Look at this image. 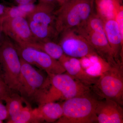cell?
<instances>
[{"mask_svg": "<svg viewBox=\"0 0 123 123\" xmlns=\"http://www.w3.org/2000/svg\"><path fill=\"white\" fill-rule=\"evenodd\" d=\"M0 23L5 35L18 46L26 47L36 40L26 18H0Z\"/></svg>", "mask_w": 123, "mask_h": 123, "instance_id": "11", "label": "cell"}, {"mask_svg": "<svg viewBox=\"0 0 123 123\" xmlns=\"http://www.w3.org/2000/svg\"><path fill=\"white\" fill-rule=\"evenodd\" d=\"M121 0V1H122V2H123V0Z\"/></svg>", "mask_w": 123, "mask_h": 123, "instance_id": "30", "label": "cell"}, {"mask_svg": "<svg viewBox=\"0 0 123 123\" xmlns=\"http://www.w3.org/2000/svg\"><path fill=\"white\" fill-rule=\"evenodd\" d=\"M59 61L66 73L74 79L91 88L96 82L98 77L86 72L78 58L70 57L64 54Z\"/></svg>", "mask_w": 123, "mask_h": 123, "instance_id": "13", "label": "cell"}, {"mask_svg": "<svg viewBox=\"0 0 123 123\" xmlns=\"http://www.w3.org/2000/svg\"><path fill=\"white\" fill-rule=\"evenodd\" d=\"M5 35L4 34L3 31H2V27H1V25L0 23V47L2 45L4 40Z\"/></svg>", "mask_w": 123, "mask_h": 123, "instance_id": "25", "label": "cell"}, {"mask_svg": "<svg viewBox=\"0 0 123 123\" xmlns=\"http://www.w3.org/2000/svg\"><path fill=\"white\" fill-rule=\"evenodd\" d=\"M60 35L59 43L65 55L76 58L99 56L87 40L75 29L68 30Z\"/></svg>", "mask_w": 123, "mask_h": 123, "instance_id": "10", "label": "cell"}, {"mask_svg": "<svg viewBox=\"0 0 123 123\" xmlns=\"http://www.w3.org/2000/svg\"><path fill=\"white\" fill-rule=\"evenodd\" d=\"M39 2H45V3H49L56 5L58 4L57 0H39Z\"/></svg>", "mask_w": 123, "mask_h": 123, "instance_id": "26", "label": "cell"}, {"mask_svg": "<svg viewBox=\"0 0 123 123\" xmlns=\"http://www.w3.org/2000/svg\"><path fill=\"white\" fill-rule=\"evenodd\" d=\"M8 123H37L33 113V109L29 106L23 107L18 113L7 121Z\"/></svg>", "mask_w": 123, "mask_h": 123, "instance_id": "20", "label": "cell"}, {"mask_svg": "<svg viewBox=\"0 0 123 123\" xmlns=\"http://www.w3.org/2000/svg\"><path fill=\"white\" fill-rule=\"evenodd\" d=\"M74 29L87 40L108 65L117 64L106 36L103 21L96 14L94 13L85 23Z\"/></svg>", "mask_w": 123, "mask_h": 123, "instance_id": "4", "label": "cell"}, {"mask_svg": "<svg viewBox=\"0 0 123 123\" xmlns=\"http://www.w3.org/2000/svg\"><path fill=\"white\" fill-rule=\"evenodd\" d=\"M95 112L97 123H123L122 105L112 99L103 98L98 100Z\"/></svg>", "mask_w": 123, "mask_h": 123, "instance_id": "12", "label": "cell"}, {"mask_svg": "<svg viewBox=\"0 0 123 123\" xmlns=\"http://www.w3.org/2000/svg\"><path fill=\"white\" fill-rule=\"evenodd\" d=\"M24 98L20 95L15 94H12L5 100L8 114V119L15 116L21 111L24 106Z\"/></svg>", "mask_w": 123, "mask_h": 123, "instance_id": "19", "label": "cell"}, {"mask_svg": "<svg viewBox=\"0 0 123 123\" xmlns=\"http://www.w3.org/2000/svg\"><path fill=\"white\" fill-rule=\"evenodd\" d=\"M15 44L21 59L44 70L48 75L66 72L59 60L55 59L45 52L31 47H21Z\"/></svg>", "mask_w": 123, "mask_h": 123, "instance_id": "9", "label": "cell"}, {"mask_svg": "<svg viewBox=\"0 0 123 123\" xmlns=\"http://www.w3.org/2000/svg\"><path fill=\"white\" fill-rule=\"evenodd\" d=\"M18 5L26 4L31 3H34L35 0H14Z\"/></svg>", "mask_w": 123, "mask_h": 123, "instance_id": "24", "label": "cell"}, {"mask_svg": "<svg viewBox=\"0 0 123 123\" xmlns=\"http://www.w3.org/2000/svg\"><path fill=\"white\" fill-rule=\"evenodd\" d=\"M91 93L65 101L62 104L63 115L56 123H97L95 111L98 100Z\"/></svg>", "mask_w": 123, "mask_h": 123, "instance_id": "3", "label": "cell"}, {"mask_svg": "<svg viewBox=\"0 0 123 123\" xmlns=\"http://www.w3.org/2000/svg\"><path fill=\"white\" fill-rule=\"evenodd\" d=\"M115 20L118 24L120 33L123 37V7H121L117 12Z\"/></svg>", "mask_w": 123, "mask_h": 123, "instance_id": "22", "label": "cell"}, {"mask_svg": "<svg viewBox=\"0 0 123 123\" xmlns=\"http://www.w3.org/2000/svg\"><path fill=\"white\" fill-rule=\"evenodd\" d=\"M69 0H57L58 4L59 5L61 6L64 3L68 2Z\"/></svg>", "mask_w": 123, "mask_h": 123, "instance_id": "28", "label": "cell"}, {"mask_svg": "<svg viewBox=\"0 0 123 123\" xmlns=\"http://www.w3.org/2000/svg\"><path fill=\"white\" fill-rule=\"evenodd\" d=\"M56 5L39 2L27 18L34 37L38 40H52L58 37L55 27Z\"/></svg>", "mask_w": 123, "mask_h": 123, "instance_id": "5", "label": "cell"}, {"mask_svg": "<svg viewBox=\"0 0 123 123\" xmlns=\"http://www.w3.org/2000/svg\"><path fill=\"white\" fill-rule=\"evenodd\" d=\"M3 123V121H2V120H0V123Z\"/></svg>", "mask_w": 123, "mask_h": 123, "instance_id": "29", "label": "cell"}, {"mask_svg": "<svg viewBox=\"0 0 123 123\" xmlns=\"http://www.w3.org/2000/svg\"><path fill=\"white\" fill-rule=\"evenodd\" d=\"M102 99L108 98L123 104V64L108 65L91 87Z\"/></svg>", "mask_w": 123, "mask_h": 123, "instance_id": "6", "label": "cell"}, {"mask_svg": "<svg viewBox=\"0 0 123 123\" xmlns=\"http://www.w3.org/2000/svg\"><path fill=\"white\" fill-rule=\"evenodd\" d=\"M11 93V90L5 83L0 73V100L5 101Z\"/></svg>", "mask_w": 123, "mask_h": 123, "instance_id": "21", "label": "cell"}, {"mask_svg": "<svg viewBox=\"0 0 123 123\" xmlns=\"http://www.w3.org/2000/svg\"><path fill=\"white\" fill-rule=\"evenodd\" d=\"M37 123L56 122L63 115L62 105L56 102H50L39 105L33 109Z\"/></svg>", "mask_w": 123, "mask_h": 123, "instance_id": "15", "label": "cell"}, {"mask_svg": "<svg viewBox=\"0 0 123 123\" xmlns=\"http://www.w3.org/2000/svg\"><path fill=\"white\" fill-rule=\"evenodd\" d=\"M21 69L18 92L23 98L33 99L49 81V76L20 58Z\"/></svg>", "mask_w": 123, "mask_h": 123, "instance_id": "8", "label": "cell"}, {"mask_svg": "<svg viewBox=\"0 0 123 123\" xmlns=\"http://www.w3.org/2000/svg\"><path fill=\"white\" fill-rule=\"evenodd\" d=\"M21 69V59L15 43L5 35L0 47V72L11 90L18 92Z\"/></svg>", "mask_w": 123, "mask_h": 123, "instance_id": "7", "label": "cell"}, {"mask_svg": "<svg viewBox=\"0 0 123 123\" xmlns=\"http://www.w3.org/2000/svg\"></svg>", "mask_w": 123, "mask_h": 123, "instance_id": "31", "label": "cell"}, {"mask_svg": "<svg viewBox=\"0 0 123 123\" xmlns=\"http://www.w3.org/2000/svg\"><path fill=\"white\" fill-rule=\"evenodd\" d=\"M104 31L117 63L123 64V37L115 19L103 21Z\"/></svg>", "mask_w": 123, "mask_h": 123, "instance_id": "14", "label": "cell"}, {"mask_svg": "<svg viewBox=\"0 0 123 123\" xmlns=\"http://www.w3.org/2000/svg\"><path fill=\"white\" fill-rule=\"evenodd\" d=\"M9 115L6 106L0 100V120L4 121L8 119Z\"/></svg>", "mask_w": 123, "mask_h": 123, "instance_id": "23", "label": "cell"}, {"mask_svg": "<svg viewBox=\"0 0 123 123\" xmlns=\"http://www.w3.org/2000/svg\"><path fill=\"white\" fill-rule=\"evenodd\" d=\"M97 14L103 21L115 19L117 12L123 7L121 0H94Z\"/></svg>", "mask_w": 123, "mask_h": 123, "instance_id": "16", "label": "cell"}, {"mask_svg": "<svg viewBox=\"0 0 123 123\" xmlns=\"http://www.w3.org/2000/svg\"><path fill=\"white\" fill-rule=\"evenodd\" d=\"M7 7L4 5L0 4V16L4 14L7 8Z\"/></svg>", "mask_w": 123, "mask_h": 123, "instance_id": "27", "label": "cell"}, {"mask_svg": "<svg viewBox=\"0 0 123 123\" xmlns=\"http://www.w3.org/2000/svg\"><path fill=\"white\" fill-rule=\"evenodd\" d=\"M26 47H31L42 51L57 60L64 54L59 44L52 40H36Z\"/></svg>", "mask_w": 123, "mask_h": 123, "instance_id": "17", "label": "cell"}, {"mask_svg": "<svg viewBox=\"0 0 123 123\" xmlns=\"http://www.w3.org/2000/svg\"><path fill=\"white\" fill-rule=\"evenodd\" d=\"M48 83L34 100L39 105L65 100L91 93V88L73 78L67 73L50 74Z\"/></svg>", "mask_w": 123, "mask_h": 123, "instance_id": "1", "label": "cell"}, {"mask_svg": "<svg viewBox=\"0 0 123 123\" xmlns=\"http://www.w3.org/2000/svg\"><path fill=\"white\" fill-rule=\"evenodd\" d=\"M94 0H69L56 9L55 27L59 36L80 26L94 13Z\"/></svg>", "mask_w": 123, "mask_h": 123, "instance_id": "2", "label": "cell"}, {"mask_svg": "<svg viewBox=\"0 0 123 123\" xmlns=\"http://www.w3.org/2000/svg\"><path fill=\"white\" fill-rule=\"evenodd\" d=\"M36 4L31 3L18 5L16 6L7 7L4 14L0 16L1 18L21 17L27 18L35 8Z\"/></svg>", "mask_w": 123, "mask_h": 123, "instance_id": "18", "label": "cell"}]
</instances>
